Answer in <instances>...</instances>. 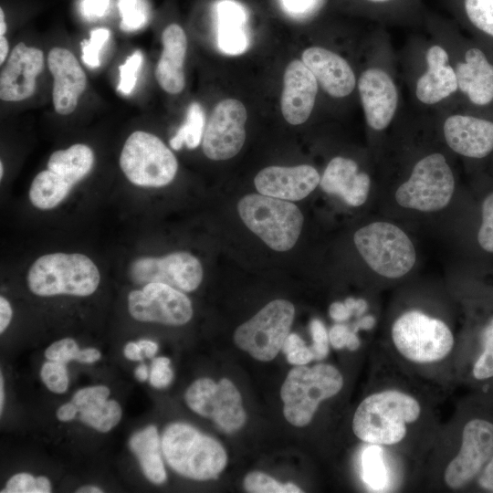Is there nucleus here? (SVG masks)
Instances as JSON below:
<instances>
[{
    "label": "nucleus",
    "instance_id": "49",
    "mask_svg": "<svg viewBox=\"0 0 493 493\" xmlns=\"http://www.w3.org/2000/svg\"><path fill=\"white\" fill-rule=\"evenodd\" d=\"M316 0H282L285 7L294 13L302 14L311 9Z\"/></svg>",
    "mask_w": 493,
    "mask_h": 493
},
{
    "label": "nucleus",
    "instance_id": "11",
    "mask_svg": "<svg viewBox=\"0 0 493 493\" xmlns=\"http://www.w3.org/2000/svg\"><path fill=\"white\" fill-rule=\"evenodd\" d=\"M294 315L295 308L291 302L272 300L237 327L234 333L235 343L258 361H271L281 351Z\"/></svg>",
    "mask_w": 493,
    "mask_h": 493
},
{
    "label": "nucleus",
    "instance_id": "38",
    "mask_svg": "<svg viewBox=\"0 0 493 493\" xmlns=\"http://www.w3.org/2000/svg\"><path fill=\"white\" fill-rule=\"evenodd\" d=\"M110 37L107 28H97L90 33L88 41L81 43V58L89 68H98L100 65V52Z\"/></svg>",
    "mask_w": 493,
    "mask_h": 493
},
{
    "label": "nucleus",
    "instance_id": "2",
    "mask_svg": "<svg viewBox=\"0 0 493 493\" xmlns=\"http://www.w3.org/2000/svg\"><path fill=\"white\" fill-rule=\"evenodd\" d=\"M161 443L169 467L191 479H215L227 462L226 453L218 441L188 424L167 425Z\"/></svg>",
    "mask_w": 493,
    "mask_h": 493
},
{
    "label": "nucleus",
    "instance_id": "17",
    "mask_svg": "<svg viewBox=\"0 0 493 493\" xmlns=\"http://www.w3.org/2000/svg\"><path fill=\"white\" fill-rule=\"evenodd\" d=\"M246 110L236 99H226L214 108L204 131L202 147L205 155L214 161L236 156L246 140Z\"/></svg>",
    "mask_w": 493,
    "mask_h": 493
},
{
    "label": "nucleus",
    "instance_id": "5",
    "mask_svg": "<svg viewBox=\"0 0 493 493\" xmlns=\"http://www.w3.org/2000/svg\"><path fill=\"white\" fill-rule=\"evenodd\" d=\"M342 385V376L332 365H296L280 390L285 418L295 426L307 425L320 403L338 393Z\"/></svg>",
    "mask_w": 493,
    "mask_h": 493
},
{
    "label": "nucleus",
    "instance_id": "34",
    "mask_svg": "<svg viewBox=\"0 0 493 493\" xmlns=\"http://www.w3.org/2000/svg\"><path fill=\"white\" fill-rule=\"evenodd\" d=\"M244 488L252 493H299L302 490L292 483L281 485L262 472H251L244 479Z\"/></svg>",
    "mask_w": 493,
    "mask_h": 493
},
{
    "label": "nucleus",
    "instance_id": "14",
    "mask_svg": "<svg viewBox=\"0 0 493 493\" xmlns=\"http://www.w3.org/2000/svg\"><path fill=\"white\" fill-rule=\"evenodd\" d=\"M422 62L413 81L416 101L425 107H434L453 98L458 90L457 79L451 52L445 41H427Z\"/></svg>",
    "mask_w": 493,
    "mask_h": 493
},
{
    "label": "nucleus",
    "instance_id": "46",
    "mask_svg": "<svg viewBox=\"0 0 493 493\" xmlns=\"http://www.w3.org/2000/svg\"><path fill=\"white\" fill-rule=\"evenodd\" d=\"M173 377L170 367V360L167 357H157L153 359L150 371V383L155 388L167 387Z\"/></svg>",
    "mask_w": 493,
    "mask_h": 493
},
{
    "label": "nucleus",
    "instance_id": "43",
    "mask_svg": "<svg viewBox=\"0 0 493 493\" xmlns=\"http://www.w3.org/2000/svg\"><path fill=\"white\" fill-rule=\"evenodd\" d=\"M80 349L71 338L61 339L53 342L45 351V356L49 361L66 364L71 360H79Z\"/></svg>",
    "mask_w": 493,
    "mask_h": 493
},
{
    "label": "nucleus",
    "instance_id": "16",
    "mask_svg": "<svg viewBox=\"0 0 493 493\" xmlns=\"http://www.w3.org/2000/svg\"><path fill=\"white\" fill-rule=\"evenodd\" d=\"M128 274L136 284L160 282L190 292L201 284L203 267L194 256L180 251L161 257H138L130 264Z\"/></svg>",
    "mask_w": 493,
    "mask_h": 493
},
{
    "label": "nucleus",
    "instance_id": "45",
    "mask_svg": "<svg viewBox=\"0 0 493 493\" xmlns=\"http://www.w3.org/2000/svg\"><path fill=\"white\" fill-rule=\"evenodd\" d=\"M329 340L335 349L347 347L350 351H355L360 346V340L352 330L344 324H335L329 331Z\"/></svg>",
    "mask_w": 493,
    "mask_h": 493
},
{
    "label": "nucleus",
    "instance_id": "31",
    "mask_svg": "<svg viewBox=\"0 0 493 493\" xmlns=\"http://www.w3.org/2000/svg\"><path fill=\"white\" fill-rule=\"evenodd\" d=\"M205 117L202 106L198 102L189 105L184 123L170 140V146L180 150L184 145L189 149L196 148L203 139Z\"/></svg>",
    "mask_w": 493,
    "mask_h": 493
},
{
    "label": "nucleus",
    "instance_id": "10",
    "mask_svg": "<svg viewBox=\"0 0 493 493\" xmlns=\"http://www.w3.org/2000/svg\"><path fill=\"white\" fill-rule=\"evenodd\" d=\"M392 338L402 355L421 363L442 360L454 344L445 322L418 310L405 312L394 321Z\"/></svg>",
    "mask_w": 493,
    "mask_h": 493
},
{
    "label": "nucleus",
    "instance_id": "19",
    "mask_svg": "<svg viewBox=\"0 0 493 493\" xmlns=\"http://www.w3.org/2000/svg\"><path fill=\"white\" fill-rule=\"evenodd\" d=\"M44 68L42 50L18 43L1 70L0 99L4 101H21L31 97L36 79Z\"/></svg>",
    "mask_w": 493,
    "mask_h": 493
},
{
    "label": "nucleus",
    "instance_id": "61",
    "mask_svg": "<svg viewBox=\"0 0 493 493\" xmlns=\"http://www.w3.org/2000/svg\"><path fill=\"white\" fill-rule=\"evenodd\" d=\"M6 32V24L5 20L4 10L0 8V36H5Z\"/></svg>",
    "mask_w": 493,
    "mask_h": 493
},
{
    "label": "nucleus",
    "instance_id": "57",
    "mask_svg": "<svg viewBox=\"0 0 493 493\" xmlns=\"http://www.w3.org/2000/svg\"><path fill=\"white\" fill-rule=\"evenodd\" d=\"M374 324H375V319L372 316L368 315L361 319L359 321H357L352 330L354 332H357L358 330L360 329L370 330L374 326Z\"/></svg>",
    "mask_w": 493,
    "mask_h": 493
},
{
    "label": "nucleus",
    "instance_id": "24",
    "mask_svg": "<svg viewBox=\"0 0 493 493\" xmlns=\"http://www.w3.org/2000/svg\"><path fill=\"white\" fill-rule=\"evenodd\" d=\"M319 84L302 60H292L286 68L280 106L284 119L292 125L305 122L315 104Z\"/></svg>",
    "mask_w": 493,
    "mask_h": 493
},
{
    "label": "nucleus",
    "instance_id": "56",
    "mask_svg": "<svg viewBox=\"0 0 493 493\" xmlns=\"http://www.w3.org/2000/svg\"><path fill=\"white\" fill-rule=\"evenodd\" d=\"M137 343L140 345L142 351L148 358H152L158 351L157 343L152 341L142 339L138 341Z\"/></svg>",
    "mask_w": 493,
    "mask_h": 493
},
{
    "label": "nucleus",
    "instance_id": "64",
    "mask_svg": "<svg viewBox=\"0 0 493 493\" xmlns=\"http://www.w3.org/2000/svg\"><path fill=\"white\" fill-rule=\"evenodd\" d=\"M369 1L375 2V3H383V2L390 1V0H369Z\"/></svg>",
    "mask_w": 493,
    "mask_h": 493
},
{
    "label": "nucleus",
    "instance_id": "22",
    "mask_svg": "<svg viewBox=\"0 0 493 493\" xmlns=\"http://www.w3.org/2000/svg\"><path fill=\"white\" fill-rule=\"evenodd\" d=\"M443 135L455 152L480 159L493 150V121L469 114L451 113L443 121Z\"/></svg>",
    "mask_w": 493,
    "mask_h": 493
},
{
    "label": "nucleus",
    "instance_id": "41",
    "mask_svg": "<svg viewBox=\"0 0 493 493\" xmlns=\"http://www.w3.org/2000/svg\"><path fill=\"white\" fill-rule=\"evenodd\" d=\"M281 351L286 354L287 361L293 365H306L313 355L309 347L296 333H289L286 338Z\"/></svg>",
    "mask_w": 493,
    "mask_h": 493
},
{
    "label": "nucleus",
    "instance_id": "44",
    "mask_svg": "<svg viewBox=\"0 0 493 493\" xmlns=\"http://www.w3.org/2000/svg\"><path fill=\"white\" fill-rule=\"evenodd\" d=\"M313 343L309 347L315 360H322L329 354V335L322 321L314 319L309 324Z\"/></svg>",
    "mask_w": 493,
    "mask_h": 493
},
{
    "label": "nucleus",
    "instance_id": "51",
    "mask_svg": "<svg viewBox=\"0 0 493 493\" xmlns=\"http://www.w3.org/2000/svg\"><path fill=\"white\" fill-rule=\"evenodd\" d=\"M480 487L489 492H493V456L479 477Z\"/></svg>",
    "mask_w": 493,
    "mask_h": 493
},
{
    "label": "nucleus",
    "instance_id": "62",
    "mask_svg": "<svg viewBox=\"0 0 493 493\" xmlns=\"http://www.w3.org/2000/svg\"><path fill=\"white\" fill-rule=\"evenodd\" d=\"M4 399H5V393H4V379L3 375L0 376V411L3 410V404H4Z\"/></svg>",
    "mask_w": 493,
    "mask_h": 493
},
{
    "label": "nucleus",
    "instance_id": "33",
    "mask_svg": "<svg viewBox=\"0 0 493 493\" xmlns=\"http://www.w3.org/2000/svg\"><path fill=\"white\" fill-rule=\"evenodd\" d=\"M464 9L470 24L493 38V0H464Z\"/></svg>",
    "mask_w": 493,
    "mask_h": 493
},
{
    "label": "nucleus",
    "instance_id": "15",
    "mask_svg": "<svg viewBox=\"0 0 493 493\" xmlns=\"http://www.w3.org/2000/svg\"><path fill=\"white\" fill-rule=\"evenodd\" d=\"M128 309L136 320L173 326L187 323L193 316L191 300L181 290L160 282L131 291Z\"/></svg>",
    "mask_w": 493,
    "mask_h": 493
},
{
    "label": "nucleus",
    "instance_id": "42",
    "mask_svg": "<svg viewBox=\"0 0 493 493\" xmlns=\"http://www.w3.org/2000/svg\"><path fill=\"white\" fill-rule=\"evenodd\" d=\"M477 241L484 250L493 253V193L489 194L482 204V223Z\"/></svg>",
    "mask_w": 493,
    "mask_h": 493
},
{
    "label": "nucleus",
    "instance_id": "53",
    "mask_svg": "<svg viewBox=\"0 0 493 493\" xmlns=\"http://www.w3.org/2000/svg\"><path fill=\"white\" fill-rule=\"evenodd\" d=\"M344 304L357 316H361L364 313L368 307L367 302L362 299H355L353 298H348L345 299Z\"/></svg>",
    "mask_w": 493,
    "mask_h": 493
},
{
    "label": "nucleus",
    "instance_id": "18",
    "mask_svg": "<svg viewBox=\"0 0 493 493\" xmlns=\"http://www.w3.org/2000/svg\"><path fill=\"white\" fill-rule=\"evenodd\" d=\"M493 456V424L473 419L466 424L458 455L448 464L445 481L459 488L472 480Z\"/></svg>",
    "mask_w": 493,
    "mask_h": 493
},
{
    "label": "nucleus",
    "instance_id": "55",
    "mask_svg": "<svg viewBox=\"0 0 493 493\" xmlns=\"http://www.w3.org/2000/svg\"><path fill=\"white\" fill-rule=\"evenodd\" d=\"M124 355L131 361L142 360V351L137 342H128L124 347Z\"/></svg>",
    "mask_w": 493,
    "mask_h": 493
},
{
    "label": "nucleus",
    "instance_id": "32",
    "mask_svg": "<svg viewBox=\"0 0 493 493\" xmlns=\"http://www.w3.org/2000/svg\"><path fill=\"white\" fill-rule=\"evenodd\" d=\"M362 477L373 491H383L387 484L383 449L377 445L368 446L362 456Z\"/></svg>",
    "mask_w": 493,
    "mask_h": 493
},
{
    "label": "nucleus",
    "instance_id": "6",
    "mask_svg": "<svg viewBox=\"0 0 493 493\" xmlns=\"http://www.w3.org/2000/svg\"><path fill=\"white\" fill-rule=\"evenodd\" d=\"M93 163V151L83 143L54 152L47 161V169L38 173L31 183L30 202L41 210L58 206L91 171Z\"/></svg>",
    "mask_w": 493,
    "mask_h": 493
},
{
    "label": "nucleus",
    "instance_id": "9",
    "mask_svg": "<svg viewBox=\"0 0 493 493\" xmlns=\"http://www.w3.org/2000/svg\"><path fill=\"white\" fill-rule=\"evenodd\" d=\"M454 188V175L446 157L432 152L414 163L407 181L398 187L395 200L405 208L438 211L448 205Z\"/></svg>",
    "mask_w": 493,
    "mask_h": 493
},
{
    "label": "nucleus",
    "instance_id": "36",
    "mask_svg": "<svg viewBox=\"0 0 493 493\" xmlns=\"http://www.w3.org/2000/svg\"><path fill=\"white\" fill-rule=\"evenodd\" d=\"M121 15V27L124 31H135L147 20V12L142 0H119Z\"/></svg>",
    "mask_w": 493,
    "mask_h": 493
},
{
    "label": "nucleus",
    "instance_id": "7",
    "mask_svg": "<svg viewBox=\"0 0 493 493\" xmlns=\"http://www.w3.org/2000/svg\"><path fill=\"white\" fill-rule=\"evenodd\" d=\"M354 244L367 265L377 274L396 278L415 263V250L406 234L388 222H374L354 234Z\"/></svg>",
    "mask_w": 493,
    "mask_h": 493
},
{
    "label": "nucleus",
    "instance_id": "35",
    "mask_svg": "<svg viewBox=\"0 0 493 493\" xmlns=\"http://www.w3.org/2000/svg\"><path fill=\"white\" fill-rule=\"evenodd\" d=\"M2 493H49L51 484L47 477H35L28 473H18L7 481Z\"/></svg>",
    "mask_w": 493,
    "mask_h": 493
},
{
    "label": "nucleus",
    "instance_id": "63",
    "mask_svg": "<svg viewBox=\"0 0 493 493\" xmlns=\"http://www.w3.org/2000/svg\"><path fill=\"white\" fill-rule=\"evenodd\" d=\"M4 174V165L3 163H0V177L2 178Z\"/></svg>",
    "mask_w": 493,
    "mask_h": 493
},
{
    "label": "nucleus",
    "instance_id": "37",
    "mask_svg": "<svg viewBox=\"0 0 493 493\" xmlns=\"http://www.w3.org/2000/svg\"><path fill=\"white\" fill-rule=\"evenodd\" d=\"M40 377L45 385L55 393H63L68 386V374L64 363L46 362L40 370Z\"/></svg>",
    "mask_w": 493,
    "mask_h": 493
},
{
    "label": "nucleus",
    "instance_id": "12",
    "mask_svg": "<svg viewBox=\"0 0 493 493\" xmlns=\"http://www.w3.org/2000/svg\"><path fill=\"white\" fill-rule=\"evenodd\" d=\"M184 398L194 413L212 419L224 432H236L246 422L240 393L226 378L218 383L209 378L197 379L188 387Z\"/></svg>",
    "mask_w": 493,
    "mask_h": 493
},
{
    "label": "nucleus",
    "instance_id": "4",
    "mask_svg": "<svg viewBox=\"0 0 493 493\" xmlns=\"http://www.w3.org/2000/svg\"><path fill=\"white\" fill-rule=\"evenodd\" d=\"M237 210L244 224L270 248L288 251L297 243L303 215L294 204L261 194H250L240 199Z\"/></svg>",
    "mask_w": 493,
    "mask_h": 493
},
{
    "label": "nucleus",
    "instance_id": "40",
    "mask_svg": "<svg viewBox=\"0 0 493 493\" xmlns=\"http://www.w3.org/2000/svg\"><path fill=\"white\" fill-rule=\"evenodd\" d=\"M142 53L140 50H136L126 58L122 65L120 66L118 90L121 93L129 95L133 90L137 82L139 70L142 64Z\"/></svg>",
    "mask_w": 493,
    "mask_h": 493
},
{
    "label": "nucleus",
    "instance_id": "8",
    "mask_svg": "<svg viewBox=\"0 0 493 493\" xmlns=\"http://www.w3.org/2000/svg\"><path fill=\"white\" fill-rule=\"evenodd\" d=\"M120 166L131 183L142 187L167 185L178 170L172 151L160 138L142 131H136L127 138L120 155Z\"/></svg>",
    "mask_w": 493,
    "mask_h": 493
},
{
    "label": "nucleus",
    "instance_id": "60",
    "mask_svg": "<svg viewBox=\"0 0 493 493\" xmlns=\"http://www.w3.org/2000/svg\"><path fill=\"white\" fill-rule=\"evenodd\" d=\"M78 493H101L103 492L100 488L96 486H83L76 490Z\"/></svg>",
    "mask_w": 493,
    "mask_h": 493
},
{
    "label": "nucleus",
    "instance_id": "47",
    "mask_svg": "<svg viewBox=\"0 0 493 493\" xmlns=\"http://www.w3.org/2000/svg\"><path fill=\"white\" fill-rule=\"evenodd\" d=\"M110 5V0H82L81 12L88 19L103 16Z\"/></svg>",
    "mask_w": 493,
    "mask_h": 493
},
{
    "label": "nucleus",
    "instance_id": "27",
    "mask_svg": "<svg viewBox=\"0 0 493 493\" xmlns=\"http://www.w3.org/2000/svg\"><path fill=\"white\" fill-rule=\"evenodd\" d=\"M163 51L155 68V77L161 88L170 94L182 92L185 86L184 62L187 50V38L177 24L169 25L162 35Z\"/></svg>",
    "mask_w": 493,
    "mask_h": 493
},
{
    "label": "nucleus",
    "instance_id": "48",
    "mask_svg": "<svg viewBox=\"0 0 493 493\" xmlns=\"http://www.w3.org/2000/svg\"><path fill=\"white\" fill-rule=\"evenodd\" d=\"M330 318L338 322L347 320L352 314L344 302H333L329 309Z\"/></svg>",
    "mask_w": 493,
    "mask_h": 493
},
{
    "label": "nucleus",
    "instance_id": "23",
    "mask_svg": "<svg viewBox=\"0 0 493 493\" xmlns=\"http://www.w3.org/2000/svg\"><path fill=\"white\" fill-rule=\"evenodd\" d=\"M320 176L311 165L269 166L261 170L254 183L259 194L287 201L308 196L320 184Z\"/></svg>",
    "mask_w": 493,
    "mask_h": 493
},
{
    "label": "nucleus",
    "instance_id": "59",
    "mask_svg": "<svg viewBox=\"0 0 493 493\" xmlns=\"http://www.w3.org/2000/svg\"><path fill=\"white\" fill-rule=\"evenodd\" d=\"M135 377L141 381V382H143L145 380L148 379L149 377V372H148V368L145 364H140L136 369H135Z\"/></svg>",
    "mask_w": 493,
    "mask_h": 493
},
{
    "label": "nucleus",
    "instance_id": "39",
    "mask_svg": "<svg viewBox=\"0 0 493 493\" xmlns=\"http://www.w3.org/2000/svg\"><path fill=\"white\" fill-rule=\"evenodd\" d=\"M483 345V352L473 368V375L478 380L493 376V320L484 330Z\"/></svg>",
    "mask_w": 493,
    "mask_h": 493
},
{
    "label": "nucleus",
    "instance_id": "50",
    "mask_svg": "<svg viewBox=\"0 0 493 493\" xmlns=\"http://www.w3.org/2000/svg\"><path fill=\"white\" fill-rule=\"evenodd\" d=\"M13 315V310L8 300L0 297V332L3 333L8 327Z\"/></svg>",
    "mask_w": 493,
    "mask_h": 493
},
{
    "label": "nucleus",
    "instance_id": "52",
    "mask_svg": "<svg viewBox=\"0 0 493 493\" xmlns=\"http://www.w3.org/2000/svg\"><path fill=\"white\" fill-rule=\"evenodd\" d=\"M78 410L72 402L62 404L57 411V417L59 421L68 422L76 417Z\"/></svg>",
    "mask_w": 493,
    "mask_h": 493
},
{
    "label": "nucleus",
    "instance_id": "26",
    "mask_svg": "<svg viewBox=\"0 0 493 493\" xmlns=\"http://www.w3.org/2000/svg\"><path fill=\"white\" fill-rule=\"evenodd\" d=\"M320 185L324 192L341 196L347 205L359 206L367 199L371 179L359 171L355 161L337 156L326 166Z\"/></svg>",
    "mask_w": 493,
    "mask_h": 493
},
{
    "label": "nucleus",
    "instance_id": "21",
    "mask_svg": "<svg viewBox=\"0 0 493 493\" xmlns=\"http://www.w3.org/2000/svg\"><path fill=\"white\" fill-rule=\"evenodd\" d=\"M47 65L54 80V109L60 115H68L77 108L86 89V74L72 52L64 47H56L49 51Z\"/></svg>",
    "mask_w": 493,
    "mask_h": 493
},
{
    "label": "nucleus",
    "instance_id": "3",
    "mask_svg": "<svg viewBox=\"0 0 493 493\" xmlns=\"http://www.w3.org/2000/svg\"><path fill=\"white\" fill-rule=\"evenodd\" d=\"M26 279L29 289L37 296L85 297L98 288L100 275L95 263L83 254L51 253L31 265Z\"/></svg>",
    "mask_w": 493,
    "mask_h": 493
},
{
    "label": "nucleus",
    "instance_id": "28",
    "mask_svg": "<svg viewBox=\"0 0 493 493\" xmlns=\"http://www.w3.org/2000/svg\"><path fill=\"white\" fill-rule=\"evenodd\" d=\"M109 395L110 389L105 385L89 386L77 391L71 402L84 424L106 433L117 425L122 414L121 405L108 399Z\"/></svg>",
    "mask_w": 493,
    "mask_h": 493
},
{
    "label": "nucleus",
    "instance_id": "30",
    "mask_svg": "<svg viewBox=\"0 0 493 493\" xmlns=\"http://www.w3.org/2000/svg\"><path fill=\"white\" fill-rule=\"evenodd\" d=\"M129 447L138 458L144 476L154 484L166 480V471L162 459V443L154 425L134 433L129 441Z\"/></svg>",
    "mask_w": 493,
    "mask_h": 493
},
{
    "label": "nucleus",
    "instance_id": "1",
    "mask_svg": "<svg viewBox=\"0 0 493 493\" xmlns=\"http://www.w3.org/2000/svg\"><path fill=\"white\" fill-rule=\"evenodd\" d=\"M420 405L412 396L387 390L366 397L355 411L352 429L372 445H393L406 434V424L417 420Z\"/></svg>",
    "mask_w": 493,
    "mask_h": 493
},
{
    "label": "nucleus",
    "instance_id": "20",
    "mask_svg": "<svg viewBox=\"0 0 493 493\" xmlns=\"http://www.w3.org/2000/svg\"><path fill=\"white\" fill-rule=\"evenodd\" d=\"M450 52L457 79V92L473 105L490 104L493 101V64L484 51L471 46L456 54L451 49Z\"/></svg>",
    "mask_w": 493,
    "mask_h": 493
},
{
    "label": "nucleus",
    "instance_id": "25",
    "mask_svg": "<svg viewBox=\"0 0 493 493\" xmlns=\"http://www.w3.org/2000/svg\"><path fill=\"white\" fill-rule=\"evenodd\" d=\"M301 60L322 89L333 98L347 97L357 86L355 73L349 62L328 48L310 47L304 50Z\"/></svg>",
    "mask_w": 493,
    "mask_h": 493
},
{
    "label": "nucleus",
    "instance_id": "13",
    "mask_svg": "<svg viewBox=\"0 0 493 493\" xmlns=\"http://www.w3.org/2000/svg\"><path fill=\"white\" fill-rule=\"evenodd\" d=\"M357 88L368 127L375 131L386 130L400 104V91L392 69L377 61L363 69Z\"/></svg>",
    "mask_w": 493,
    "mask_h": 493
},
{
    "label": "nucleus",
    "instance_id": "58",
    "mask_svg": "<svg viewBox=\"0 0 493 493\" xmlns=\"http://www.w3.org/2000/svg\"><path fill=\"white\" fill-rule=\"evenodd\" d=\"M9 45L5 36H0V64H3L8 55Z\"/></svg>",
    "mask_w": 493,
    "mask_h": 493
},
{
    "label": "nucleus",
    "instance_id": "54",
    "mask_svg": "<svg viewBox=\"0 0 493 493\" xmlns=\"http://www.w3.org/2000/svg\"><path fill=\"white\" fill-rule=\"evenodd\" d=\"M100 352L95 348H85L80 351L78 362L80 363H93L100 359Z\"/></svg>",
    "mask_w": 493,
    "mask_h": 493
},
{
    "label": "nucleus",
    "instance_id": "29",
    "mask_svg": "<svg viewBox=\"0 0 493 493\" xmlns=\"http://www.w3.org/2000/svg\"><path fill=\"white\" fill-rule=\"evenodd\" d=\"M217 45L227 55H240L248 47L246 32V12L238 3L223 0L217 4Z\"/></svg>",
    "mask_w": 493,
    "mask_h": 493
}]
</instances>
